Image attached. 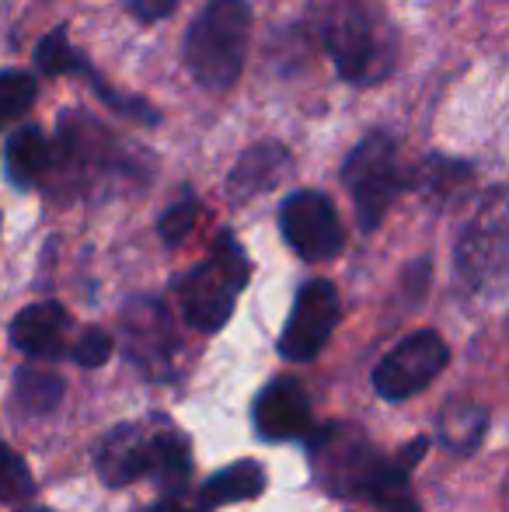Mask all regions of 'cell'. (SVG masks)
Instances as JSON below:
<instances>
[{
  "label": "cell",
  "mask_w": 509,
  "mask_h": 512,
  "mask_svg": "<svg viewBox=\"0 0 509 512\" xmlns=\"http://www.w3.org/2000/svg\"><path fill=\"white\" fill-rule=\"evenodd\" d=\"M252 35V7L245 0H210L185 32V67L199 88H234Z\"/></svg>",
  "instance_id": "obj_1"
},
{
  "label": "cell",
  "mask_w": 509,
  "mask_h": 512,
  "mask_svg": "<svg viewBox=\"0 0 509 512\" xmlns=\"http://www.w3.org/2000/svg\"><path fill=\"white\" fill-rule=\"evenodd\" d=\"M248 276H252V265L241 244L234 241V234H220L210 258L178 279V304H182L185 321L206 335L220 331L231 321L234 300L245 290Z\"/></svg>",
  "instance_id": "obj_2"
},
{
  "label": "cell",
  "mask_w": 509,
  "mask_h": 512,
  "mask_svg": "<svg viewBox=\"0 0 509 512\" xmlns=\"http://www.w3.org/2000/svg\"><path fill=\"white\" fill-rule=\"evenodd\" d=\"M314 478L339 499H370L387 457L353 425H318L307 439Z\"/></svg>",
  "instance_id": "obj_3"
},
{
  "label": "cell",
  "mask_w": 509,
  "mask_h": 512,
  "mask_svg": "<svg viewBox=\"0 0 509 512\" xmlns=\"http://www.w3.org/2000/svg\"><path fill=\"white\" fill-rule=\"evenodd\" d=\"M342 178H346V189L356 203V216H360L363 230H377L384 213L398 199V192L405 189V178L398 171L394 136L384 133V129L363 136L353 147V154L346 157Z\"/></svg>",
  "instance_id": "obj_4"
},
{
  "label": "cell",
  "mask_w": 509,
  "mask_h": 512,
  "mask_svg": "<svg viewBox=\"0 0 509 512\" xmlns=\"http://www.w3.org/2000/svg\"><path fill=\"white\" fill-rule=\"evenodd\" d=\"M450 349L436 331H415V335L401 338L391 352L377 363L374 387L384 401H405L412 394L426 391L440 370L447 366Z\"/></svg>",
  "instance_id": "obj_5"
},
{
  "label": "cell",
  "mask_w": 509,
  "mask_h": 512,
  "mask_svg": "<svg viewBox=\"0 0 509 512\" xmlns=\"http://www.w3.org/2000/svg\"><path fill=\"white\" fill-rule=\"evenodd\" d=\"M279 230L304 262H328L342 251L346 234L332 199L321 192H293L279 206Z\"/></svg>",
  "instance_id": "obj_6"
},
{
  "label": "cell",
  "mask_w": 509,
  "mask_h": 512,
  "mask_svg": "<svg viewBox=\"0 0 509 512\" xmlns=\"http://www.w3.org/2000/svg\"><path fill=\"white\" fill-rule=\"evenodd\" d=\"M339 310V293L328 279H311L300 286L290 317L283 324V335H279V356L290 363H307L318 356L339 324Z\"/></svg>",
  "instance_id": "obj_7"
},
{
  "label": "cell",
  "mask_w": 509,
  "mask_h": 512,
  "mask_svg": "<svg viewBox=\"0 0 509 512\" xmlns=\"http://www.w3.org/2000/svg\"><path fill=\"white\" fill-rule=\"evenodd\" d=\"M252 422L255 432L269 443H286V439H311L318 432L314 425L311 398L300 387V380L279 377L269 387H262V394L252 405Z\"/></svg>",
  "instance_id": "obj_8"
},
{
  "label": "cell",
  "mask_w": 509,
  "mask_h": 512,
  "mask_svg": "<svg viewBox=\"0 0 509 512\" xmlns=\"http://www.w3.org/2000/svg\"><path fill=\"white\" fill-rule=\"evenodd\" d=\"M35 67H39L42 74H49V77L84 74L91 88H95V95L102 98L105 105H112L116 112H123V115H129V119H136V122H147V126H154V122H157V112H154V108H147V102L119 95L116 88H109V84L102 81V74L91 67L88 56H81L74 46H70L67 28H53V32L39 42V49H35Z\"/></svg>",
  "instance_id": "obj_9"
},
{
  "label": "cell",
  "mask_w": 509,
  "mask_h": 512,
  "mask_svg": "<svg viewBox=\"0 0 509 512\" xmlns=\"http://www.w3.org/2000/svg\"><path fill=\"white\" fill-rule=\"evenodd\" d=\"M325 46L346 81H374L384 70V49L363 14H339L328 21Z\"/></svg>",
  "instance_id": "obj_10"
},
{
  "label": "cell",
  "mask_w": 509,
  "mask_h": 512,
  "mask_svg": "<svg viewBox=\"0 0 509 512\" xmlns=\"http://www.w3.org/2000/svg\"><path fill=\"white\" fill-rule=\"evenodd\" d=\"M70 314L56 300H42V304L25 307L21 314H14L11 328V345L18 352H25L35 363H49V359L63 356V342H67Z\"/></svg>",
  "instance_id": "obj_11"
},
{
  "label": "cell",
  "mask_w": 509,
  "mask_h": 512,
  "mask_svg": "<svg viewBox=\"0 0 509 512\" xmlns=\"http://www.w3.org/2000/svg\"><path fill=\"white\" fill-rule=\"evenodd\" d=\"M147 457L150 429H143V425H119L98 446V474L112 488L129 485V481L147 478Z\"/></svg>",
  "instance_id": "obj_12"
},
{
  "label": "cell",
  "mask_w": 509,
  "mask_h": 512,
  "mask_svg": "<svg viewBox=\"0 0 509 512\" xmlns=\"http://www.w3.org/2000/svg\"><path fill=\"white\" fill-rule=\"evenodd\" d=\"M49 164H53V150H49V140L42 136L39 126H18L7 133L4 168H7V182L11 185L32 189L49 171Z\"/></svg>",
  "instance_id": "obj_13"
},
{
  "label": "cell",
  "mask_w": 509,
  "mask_h": 512,
  "mask_svg": "<svg viewBox=\"0 0 509 512\" xmlns=\"http://www.w3.org/2000/svg\"><path fill=\"white\" fill-rule=\"evenodd\" d=\"M126 338H129V356L136 363H164L171 349V324L164 310L154 300H140L126 310L123 317Z\"/></svg>",
  "instance_id": "obj_14"
},
{
  "label": "cell",
  "mask_w": 509,
  "mask_h": 512,
  "mask_svg": "<svg viewBox=\"0 0 509 512\" xmlns=\"http://www.w3.org/2000/svg\"><path fill=\"white\" fill-rule=\"evenodd\" d=\"M265 492V467L258 460H234L224 471H217L199 492V502L206 509L234 506V502L258 499Z\"/></svg>",
  "instance_id": "obj_15"
},
{
  "label": "cell",
  "mask_w": 509,
  "mask_h": 512,
  "mask_svg": "<svg viewBox=\"0 0 509 512\" xmlns=\"http://www.w3.org/2000/svg\"><path fill=\"white\" fill-rule=\"evenodd\" d=\"M189 471H192V460H189V443L178 429L161 425V429L150 432V457H147V478H154L157 485L178 488L189 481Z\"/></svg>",
  "instance_id": "obj_16"
},
{
  "label": "cell",
  "mask_w": 509,
  "mask_h": 512,
  "mask_svg": "<svg viewBox=\"0 0 509 512\" xmlns=\"http://www.w3.org/2000/svg\"><path fill=\"white\" fill-rule=\"evenodd\" d=\"M286 168H290L286 147H279V143H258V147L245 150V157H241L238 168H234L231 192L238 199L252 196V192H265Z\"/></svg>",
  "instance_id": "obj_17"
},
{
  "label": "cell",
  "mask_w": 509,
  "mask_h": 512,
  "mask_svg": "<svg viewBox=\"0 0 509 512\" xmlns=\"http://www.w3.org/2000/svg\"><path fill=\"white\" fill-rule=\"evenodd\" d=\"M60 394H63V380L56 377L53 370L35 366V363H25L18 370L14 398H18L21 411H28V415H46V411H53L60 405Z\"/></svg>",
  "instance_id": "obj_18"
},
{
  "label": "cell",
  "mask_w": 509,
  "mask_h": 512,
  "mask_svg": "<svg viewBox=\"0 0 509 512\" xmlns=\"http://www.w3.org/2000/svg\"><path fill=\"white\" fill-rule=\"evenodd\" d=\"M408 471H412V467L401 457L387 460L367 502H374L377 512H419V502H415L412 485H408Z\"/></svg>",
  "instance_id": "obj_19"
},
{
  "label": "cell",
  "mask_w": 509,
  "mask_h": 512,
  "mask_svg": "<svg viewBox=\"0 0 509 512\" xmlns=\"http://www.w3.org/2000/svg\"><path fill=\"white\" fill-rule=\"evenodd\" d=\"M35 102V77L25 70H4L0 77V119L11 126L18 115H25Z\"/></svg>",
  "instance_id": "obj_20"
},
{
  "label": "cell",
  "mask_w": 509,
  "mask_h": 512,
  "mask_svg": "<svg viewBox=\"0 0 509 512\" xmlns=\"http://www.w3.org/2000/svg\"><path fill=\"white\" fill-rule=\"evenodd\" d=\"M112 349H116V342H112L109 331L84 328V335L77 338L74 349H70V359H74L77 366H84V370H98V366H105L112 359Z\"/></svg>",
  "instance_id": "obj_21"
},
{
  "label": "cell",
  "mask_w": 509,
  "mask_h": 512,
  "mask_svg": "<svg viewBox=\"0 0 509 512\" xmlns=\"http://www.w3.org/2000/svg\"><path fill=\"white\" fill-rule=\"evenodd\" d=\"M196 220H199V203L196 199H182V203L164 209L161 223H157V234H161L164 244H182L192 234Z\"/></svg>",
  "instance_id": "obj_22"
},
{
  "label": "cell",
  "mask_w": 509,
  "mask_h": 512,
  "mask_svg": "<svg viewBox=\"0 0 509 512\" xmlns=\"http://www.w3.org/2000/svg\"><path fill=\"white\" fill-rule=\"evenodd\" d=\"M32 492H35V485H32V474H28V467L21 464V457L14 450H4V471H0V499H4L7 506H14V502L28 499Z\"/></svg>",
  "instance_id": "obj_23"
},
{
  "label": "cell",
  "mask_w": 509,
  "mask_h": 512,
  "mask_svg": "<svg viewBox=\"0 0 509 512\" xmlns=\"http://www.w3.org/2000/svg\"><path fill=\"white\" fill-rule=\"evenodd\" d=\"M126 7L136 21H147L150 25V21L168 18V14L178 7V0H126Z\"/></svg>",
  "instance_id": "obj_24"
},
{
  "label": "cell",
  "mask_w": 509,
  "mask_h": 512,
  "mask_svg": "<svg viewBox=\"0 0 509 512\" xmlns=\"http://www.w3.org/2000/svg\"><path fill=\"white\" fill-rule=\"evenodd\" d=\"M147 512H196V509L185 506L182 499H164V502H157V506H150ZM199 512H206V509H199Z\"/></svg>",
  "instance_id": "obj_25"
},
{
  "label": "cell",
  "mask_w": 509,
  "mask_h": 512,
  "mask_svg": "<svg viewBox=\"0 0 509 512\" xmlns=\"http://www.w3.org/2000/svg\"><path fill=\"white\" fill-rule=\"evenodd\" d=\"M25 512H46V509H25Z\"/></svg>",
  "instance_id": "obj_26"
}]
</instances>
